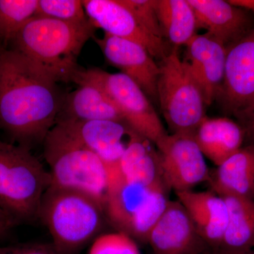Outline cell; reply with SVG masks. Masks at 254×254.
Wrapping results in <instances>:
<instances>
[{"instance_id": "obj_19", "label": "cell", "mask_w": 254, "mask_h": 254, "mask_svg": "<svg viewBox=\"0 0 254 254\" xmlns=\"http://www.w3.org/2000/svg\"><path fill=\"white\" fill-rule=\"evenodd\" d=\"M193 137L203 155L218 167L242 148L245 133L242 127L230 119L206 116Z\"/></svg>"}, {"instance_id": "obj_11", "label": "cell", "mask_w": 254, "mask_h": 254, "mask_svg": "<svg viewBox=\"0 0 254 254\" xmlns=\"http://www.w3.org/2000/svg\"><path fill=\"white\" fill-rule=\"evenodd\" d=\"M82 3L96 29L141 45L154 59L163 60L168 54L165 41L148 33L122 0H83Z\"/></svg>"}, {"instance_id": "obj_12", "label": "cell", "mask_w": 254, "mask_h": 254, "mask_svg": "<svg viewBox=\"0 0 254 254\" xmlns=\"http://www.w3.org/2000/svg\"><path fill=\"white\" fill-rule=\"evenodd\" d=\"M93 38L110 65L134 81L148 98L158 100L160 66L144 47L106 33L102 38Z\"/></svg>"}, {"instance_id": "obj_15", "label": "cell", "mask_w": 254, "mask_h": 254, "mask_svg": "<svg viewBox=\"0 0 254 254\" xmlns=\"http://www.w3.org/2000/svg\"><path fill=\"white\" fill-rule=\"evenodd\" d=\"M194 11L198 28L227 48L245 36L253 27L252 13L224 0H188Z\"/></svg>"}, {"instance_id": "obj_23", "label": "cell", "mask_w": 254, "mask_h": 254, "mask_svg": "<svg viewBox=\"0 0 254 254\" xmlns=\"http://www.w3.org/2000/svg\"><path fill=\"white\" fill-rule=\"evenodd\" d=\"M159 23L164 39L174 48L186 46L196 35V17L188 0H156Z\"/></svg>"}, {"instance_id": "obj_10", "label": "cell", "mask_w": 254, "mask_h": 254, "mask_svg": "<svg viewBox=\"0 0 254 254\" xmlns=\"http://www.w3.org/2000/svg\"><path fill=\"white\" fill-rule=\"evenodd\" d=\"M229 113L241 120L254 103V25L227 48L223 83L217 98Z\"/></svg>"}, {"instance_id": "obj_18", "label": "cell", "mask_w": 254, "mask_h": 254, "mask_svg": "<svg viewBox=\"0 0 254 254\" xmlns=\"http://www.w3.org/2000/svg\"><path fill=\"white\" fill-rule=\"evenodd\" d=\"M193 225L208 247H220L228 222V210L225 200L215 192H177Z\"/></svg>"}, {"instance_id": "obj_30", "label": "cell", "mask_w": 254, "mask_h": 254, "mask_svg": "<svg viewBox=\"0 0 254 254\" xmlns=\"http://www.w3.org/2000/svg\"><path fill=\"white\" fill-rule=\"evenodd\" d=\"M14 227L10 219L0 209V238L4 237L11 227Z\"/></svg>"}, {"instance_id": "obj_3", "label": "cell", "mask_w": 254, "mask_h": 254, "mask_svg": "<svg viewBox=\"0 0 254 254\" xmlns=\"http://www.w3.org/2000/svg\"><path fill=\"white\" fill-rule=\"evenodd\" d=\"M43 156L49 165L50 186L84 193L105 207L110 168L57 123L43 142Z\"/></svg>"}, {"instance_id": "obj_24", "label": "cell", "mask_w": 254, "mask_h": 254, "mask_svg": "<svg viewBox=\"0 0 254 254\" xmlns=\"http://www.w3.org/2000/svg\"><path fill=\"white\" fill-rule=\"evenodd\" d=\"M38 0H0V41H14L25 25L36 16Z\"/></svg>"}, {"instance_id": "obj_28", "label": "cell", "mask_w": 254, "mask_h": 254, "mask_svg": "<svg viewBox=\"0 0 254 254\" xmlns=\"http://www.w3.org/2000/svg\"><path fill=\"white\" fill-rule=\"evenodd\" d=\"M0 254H60L53 243H26L0 248Z\"/></svg>"}, {"instance_id": "obj_5", "label": "cell", "mask_w": 254, "mask_h": 254, "mask_svg": "<svg viewBox=\"0 0 254 254\" xmlns=\"http://www.w3.org/2000/svg\"><path fill=\"white\" fill-rule=\"evenodd\" d=\"M38 218L49 230L60 254H73L98 235L105 208L89 195L50 186L41 200Z\"/></svg>"}, {"instance_id": "obj_21", "label": "cell", "mask_w": 254, "mask_h": 254, "mask_svg": "<svg viewBox=\"0 0 254 254\" xmlns=\"http://www.w3.org/2000/svg\"><path fill=\"white\" fill-rule=\"evenodd\" d=\"M149 140L132 131L118 165L120 175L128 181L148 186L164 185L158 150Z\"/></svg>"}, {"instance_id": "obj_27", "label": "cell", "mask_w": 254, "mask_h": 254, "mask_svg": "<svg viewBox=\"0 0 254 254\" xmlns=\"http://www.w3.org/2000/svg\"><path fill=\"white\" fill-rule=\"evenodd\" d=\"M137 19L141 23L143 27L152 36L164 41L161 28L159 23L156 9V0H122Z\"/></svg>"}, {"instance_id": "obj_22", "label": "cell", "mask_w": 254, "mask_h": 254, "mask_svg": "<svg viewBox=\"0 0 254 254\" xmlns=\"http://www.w3.org/2000/svg\"><path fill=\"white\" fill-rule=\"evenodd\" d=\"M228 210V222L218 251L244 252L254 247V199L221 195ZM214 251V250H213Z\"/></svg>"}, {"instance_id": "obj_16", "label": "cell", "mask_w": 254, "mask_h": 254, "mask_svg": "<svg viewBox=\"0 0 254 254\" xmlns=\"http://www.w3.org/2000/svg\"><path fill=\"white\" fill-rule=\"evenodd\" d=\"M191 72L210 105L217 98L225 76L227 48L208 33L196 34L185 46Z\"/></svg>"}, {"instance_id": "obj_32", "label": "cell", "mask_w": 254, "mask_h": 254, "mask_svg": "<svg viewBox=\"0 0 254 254\" xmlns=\"http://www.w3.org/2000/svg\"><path fill=\"white\" fill-rule=\"evenodd\" d=\"M211 254H254V250L244 251V252H224V251L214 250Z\"/></svg>"}, {"instance_id": "obj_2", "label": "cell", "mask_w": 254, "mask_h": 254, "mask_svg": "<svg viewBox=\"0 0 254 254\" xmlns=\"http://www.w3.org/2000/svg\"><path fill=\"white\" fill-rule=\"evenodd\" d=\"M96 28L91 22L73 23L36 16L14 39L18 51L58 82L74 81L82 69L78 58Z\"/></svg>"}, {"instance_id": "obj_1", "label": "cell", "mask_w": 254, "mask_h": 254, "mask_svg": "<svg viewBox=\"0 0 254 254\" xmlns=\"http://www.w3.org/2000/svg\"><path fill=\"white\" fill-rule=\"evenodd\" d=\"M50 73L17 50L0 52V128L18 145L43 143L64 98Z\"/></svg>"}, {"instance_id": "obj_31", "label": "cell", "mask_w": 254, "mask_h": 254, "mask_svg": "<svg viewBox=\"0 0 254 254\" xmlns=\"http://www.w3.org/2000/svg\"><path fill=\"white\" fill-rule=\"evenodd\" d=\"M230 4L254 14V0H227Z\"/></svg>"}, {"instance_id": "obj_6", "label": "cell", "mask_w": 254, "mask_h": 254, "mask_svg": "<svg viewBox=\"0 0 254 254\" xmlns=\"http://www.w3.org/2000/svg\"><path fill=\"white\" fill-rule=\"evenodd\" d=\"M167 190L164 185L128 181L120 175L118 167L110 168L106 218L118 232L147 242L150 230L168 204Z\"/></svg>"}, {"instance_id": "obj_26", "label": "cell", "mask_w": 254, "mask_h": 254, "mask_svg": "<svg viewBox=\"0 0 254 254\" xmlns=\"http://www.w3.org/2000/svg\"><path fill=\"white\" fill-rule=\"evenodd\" d=\"M89 254H141V252L133 238L118 232L97 237Z\"/></svg>"}, {"instance_id": "obj_29", "label": "cell", "mask_w": 254, "mask_h": 254, "mask_svg": "<svg viewBox=\"0 0 254 254\" xmlns=\"http://www.w3.org/2000/svg\"><path fill=\"white\" fill-rule=\"evenodd\" d=\"M240 121L243 123L242 127L245 131V137L249 138L251 143H254V103L250 111Z\"/></svg>"}, {"instance_id": "obj_25", "label": "cell", "mask_w": 254, "mask_h": 254, "mask_svg": "<svg viewBox=\"0 0 254 254\" xmlns=\"http://www.w3.org/2000/svg\"><path fill=\"white\" fill-rule=\"evenodd\" d=\"M36 16L68 23L89 22L80 0H38Z\"/></svg>"}, {"instance_id": "obj_4", "label": "cell", "mask_w": 254, "mask_h": 254, "mask_svg": "<svg viewBox=\"0 0 254 254\" xmlns=\"http://www.w3.org/2000/svg\"><path fill=\"white\" fill-rule=\"evenodd\" d=\"M50 173L31 149L0 140V209L14 226L38 220Z\"/></svg>"}, {"instance_id": "obj_33", "label": "cell", "mask_w": 254, "mask_h": 254, "mask_svg": "<svg viewBox=\"0 0 254 254\" xmlns=\"http://www.w3.org/2000/svg\"><path fill=\"white\" fill-rule=\"evenodd\" d=\"M1 50H2V49H1V47H0V52L1 51Z\"/></svg>"}, {"instance_id": "obj_20", "label": "cell", "mask_w": 254, "mask_h": 254, "mask_svg": "<svg viewBox=\"0 0 254 254\" xmlns=\"http://www.w3.org/2000/svg\"><path fill=\"white\" fill-rule=\"evenodd\" d=\"M215 193L254 199V143L242 147L210 175Z\"/></svg>"}, {"instance_id": "obj_14", "label": "cell", "mask_w": 254, "mask_h": 254, "mask_svg": "<svg viewBox=\"0 0 254 254\" xmlns=\"http://www.w3.org/2000/svg\"><path fill=\"white\" fill-rule=\"evenodd\" d=\"M57 123L64 127L110 167L118 166L133 131L125 122L114 120L60 119Z\"/></svg>"}, {"instance_id": "obj_8", "label": "cell", "mask_w": 254, "mask_h": 254, "mask_svg": "<svg viewBox=\"0 0 254 254\" xmlns=\"http://www.w3.org/2000/svg\"><path fill=\"white\" fill-rule=\"evenodd\" d=\"M84 71L103 86L133 131L155 145L168 134L149 98L131 78L98 68Z\"/></svg>"}, {"instance_id": "obj_7", "label": "cell", "mask_w": 254, "mask_h": 254, "mask_svg": "<svg viewBox=\"0 0 254 254\" xmlns=\"http://www.w3.org/2000/svg\"><path fill=\"white\" fill-rule=\"evenodd\" d=\"M157 93L164 118L172 133L194 134L206 117V100L178 48L160 60Z\"/></svg>"}, {"instance_id": "obj_17", "label": "cell", "mask_w": 254, "mask_h": 254, "mask_svg": "<svg viewBox=\"0 0 254 254\" xmlns=\"http://www.w3.org/2000/svg\"><path fill=\"white\" fill-rule=\"evenodd\" d=\"M73 83L77 84L78 88L64 98L58 120L125 122L120 110L103 86L87 76L83 68L78 72Z\"/></svg>"}, {"instance_id": "obj_13", "label": "cell", "mask_w": 254, "mask_h": 254, "mask_svg": "<svg viewBox=\"0 0 254 254\" xmlns=\"http://www.w3.org/2000/svg\"><path fill=\"white\" fill-rule=\"evenodd\" d=\"M147 242L154 254H200L208 247L179 200H169Z\"/></svg>"}, {"instance_id": "obj_9", "label": "cell", "mask_w": 254, "mask_h": 254, "mask_svg": "<svg viewBox=\"0 0 254 254\" xmlns=\"http://www.w3.org/2000/svg\"><path fill=\"white\" fill-rule=\"evenodd\" d=\"M155 145L162 178L168 190H173L175 193L190 190L210 180L204 155L193 135L168 133Z\"/></svg>"}]
</instances>
